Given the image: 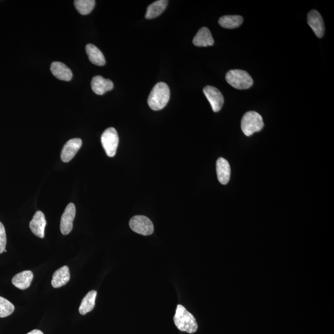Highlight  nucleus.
I'll return each mask as SVG.
<instances>
[{
    "mask_svg": "<svg viewBox=\"0 0 334 334\" xmlns=\"http://www.w3.org/2000/svg\"><path fill=\"white\" fill-rule=\"evenodd\" d=\"M170 97V91L167 84L162 82L157 83L149 96L148 105L152 110H161L167 105Z\"/></svg>",
    "mask_w": 334,
    "mask_h": 334,
    "instance_id": "obj_1",
    "label": "nucleus"
},
{
    "mask_svg": "<svg viewBox=\"0 0 334 334\" xmlns=\"http://www.w3.org/2000/svg\"><path fill=\"white\" fill-rule=\"evenodd\" d=\"M173 320L176 327L182 332L193 333L198 329L195 317L181 305L177 306Z\"/></svg>",
    "mask_w": 334,
    "mask_h": 334,
    "instance_id": "obj_2",
    "label": "nucleus"
},
{
    "mask_svg": "<svg viewBox=\"0 0 334 334\" xmlns=\"http://www.w3.org/2000/svg\"><path fill=\"white\" fill-rule=\"evenodd\" d=\"M264 125L262 117L256 112H246L241 120V130L246 136H250L262 130Z\"/></svg>",
    "mask_w": 334,
    "mask_h": 334,
    "instance_id": "obj_3",
    "label": "nucleus"
},
{
    "mask_svg": "<svg viewBox=\"0 0 334 334\" xmlns=\"http://www.w3.org/2000/svg\"><path fill=\"white\" fill-rule=\"evenodd\" d=\"M226 78L230 85L237 89H248L253 84L251 76L243 70H230L227 72Z\"/></svg>",
    "mask_w": 334,
    "mask_h": 334,
    "instance_id": "obj_4",
    "label": "nucleus"
},
{
    "mask_svg": "<svg viewBox=\"0 0 334 334\" xmlns=\"http://www.w3.org/2000/svg\"><path fill=\"white\" fill-rule=\"evenodd\" d=\"M101 142L106 155L110 157H114L119 143V137L117 130L114 128L106 129L101 136Z\"/></svg>",
    "mask_w": 334,
    "mask_h": 334,
    "instance_id": "obj_5",
    "label": "nucleus"
},
{
    "mask_svg": "<svg viewBox=\"0 0 334 334\" xmlns=\"http://www.w3.org/2000/svg\"><path fill=\"white\" fill-rule=\"evenodd\" d=\"M130 227L133 232L144 236L153 234L154 230L152 221L144 215H136L132 217Z\"/></svg>",
    "mask_w": 334,
    "mask_h": 334,
    "instance_id": "obj_6",
    "label": "nucleus"
},
{
    "mask_svg": "<svg viewBox=\"0 0 334 334\" xmlns=\"http://www.w3.org/2000/svg\"><path fill=\"white\" fill-rule=\"evenodd\" d=\"M203 92L211 105L212 110L214 112H219L224 103L223 95L219 90L215 87L207 86L204 88Z\"/></svg>",
    "mask_w": 334,
    "mask_h": 334,
    "instance_id": "obj_7",
    "label": "nucleus"
},
{
    "mask_svg": "<svg viewBox=\"0 0 334 334\" xmlns=\"http://www.w3.org/2000/svg\"><path fill=\"white\" fill-rule=\"evenodd\" d=\"M76 215V207L73 203L66 206L61 218L60 230L61 234L68 235L73 227V221Z\"/></svg>",
    "mask_w": 334,
    "mask_h": 334,
    "instance_id": "obj_8",
    "label": "nucleus"
},
{
    "mask_svg": "<svg viewBox=\"0 0 334 334\" xmlns=\"http://www.w3.org/2000/svg\"><path fill=\"white\" fill-rule=\"evenodd\" d=\"M82 140L80 138H74L70 139L64 145L61 151V159L64 163L71 161L79 150L82 146Z\"/></svg>",
    "mask_w": 334,
    "mask_h": 334,
    "instance_id": "obj_9",
    "label": "nucleus"
},
{
    "mask_svg": "<svg viewBox=\"0 0 334 334\" xmlns=\"http://www.w3.org/2000/svg\"><path fill=\"white\" fill-rule=\"evenodd\" d=\"M308 23L318 38L323 37L325 27L323 19L316 10L311 11L308 15Z\"/></svg>",
    "mask_w": 334,
    "mask_h": 334,
    "instance_id": "obj_10",
    "label": "nucleus"
},
{
    "mask_svg": "<svg viewBox=\"0 0 334 334\" xmlns=\"http://www.w3.org/2000/svg\"><path fill=\"white\" fill-rule=\"evenodd\" d=\"M47 221L44 213L39 210L36 212L32 220L30 221L29 227L32 232L38 237L44 238L45 229H46Z\"/></svg>",
    "mask_w": 334,
    "mask_h": 334,
    "instance_id": "obj_11",
    "label": "nucleus"
},
{
    "mask_svg": "<svg viewBox=\"0 0 334 334\" xmlns=\"http://www.w3.org/2000/svg\"><path fill=\"white\" fill-rule=\"evenodd\" d=\"M91 88L95 94L102 95L114 88V83L110 80H106L101 76H96L92 79Z\"/></svg>",
    "mask_w": 334,
    "mask_h": 334,
    "instance_id": "obj_12",
    "label": "nucleus"
},
{
    "mask_svg": "<svg viewBox=\"0 0 334 334\" xmlns=\"http://www.w3.org/2000/svg\"><path fill=\"white\" fill-rule=\"evenodd\" d=\"M193 42L195 46L199 47L212 46L214 44V39L210 30L206 27H202L199 30L194 38Z\"/></svg>",
    "mask_w": 334,
    "mask_h": 334,
    "instance_id": "obj_13",
    "label": "nucleus"
},
{
    "mask_svg": "<svg viewBox=\"0 0 334 334\" xmlns=\"http://www.w3.org/2000/svg\"><path fill=\"white\" fill-rule=\"evenodd\" d=\"M50 69L54 77L58 80L64 81H69L72 78L71 70L63 63L55 61L51 64Z\"/></svg>",
    "mask_w": 334,
    "mask_h": 334,
    "instance_id": "obj_14",
    "label": "nucleus"
},
{
    "mask_svg": "<svg viewBox=\"0 0 334 334\" xmlns=\"http://www.w3.org/2000/svg\"><path fill=\"white\" fill-rule=\"evenodd\" d=\"M216 170H217V178L220 183L222 184L228 183L230 173H231L229 162L221 157L218 159L216 163Z\"/></svg>",
    "mask_w": 334,
    "mask_h": 334,
    "instance_id": "obj_15",
    "label": "nucleus"
},
{
    "mask_svg": "<svg viewBox=\"0 0 334 334\" xmlns=\"http://www.w3.org/2000/svg\"><path fill=\"white\" fill-rule=\"evenodd\" d=\"M33 279V274L30 271H25L16 274L13 278L12 283L16 287L26 290L30 287Z\"/></svg>",
    "mask_w": 334,
    "mask_h": 334,
    "instance_id": "obj_16",
    "label": "nucleus"
},
{
    "mask_svg": "<svg viewBox=\"0 0 334 334\" xmlns=\"http://www.w3.org/2000/svg\"><path fill=\"white\" fill-rule=\"evenodd\" d=\"M69 269L68 266H64L53 274L52 285L55 288H60L65 285L69 282Z\"/></svg>",
    "mask_w": 334,
    "mask_h": 334,
    "instance_id": "obj_17",
    "label": "nucleus"
},
{
    "mask_svg": "<svg viewBox=\"0 0 334 334\" xmlns=\"http://www.w3.org/2000/svg\"><path fill=\"white\" fill-rule=\"evenodd\" d=\"M87 55L92 63L99 66H104L106 63L104 55L94 45L89 44L86 47Z\"/></svg>",
    "mask_w": 334,
    "mask_h": 334,
    "instance_id": "obj_18",
    "label": "nucleus"
},
{
    "mask_svg": "<svg viewBox=\"0 0 334 334\" xmlns=\"http://www.w3.org/2000/svg\"><path fill=\"white\" fill-rule=\"evenodd\" d=\"M168 3L167 0H159V1L153 3L147 7L145 18L153 19L161 15L166 9Z\"/></svg>",
    "mask_w": 334,
    "mask_h": 334,
    "instance_id": "obj_19",
    "label": "nucleus"
},
{
    "mask_svg": "<svg viewBox=\"0 0 334 334\" xmlns=\"http://www.w3.org/2000/svg\"><path fill=\"white\" fill-rule=\"evenodd\" d=\"M97 292L95 290H92L84 296L81 302L79 311L82 315H85L87 313L91 312L95 307V299H96Z\"/></svg>",
    "mask_w": 334,
    "mask_h": 334,
    "instance_id": "obj_20",
    "label": "nucleus"
},
{
    "mask_svg": "<svg viewBox=\"0 0 334 334\" xmlns=\"http://www.w3.org/2000/svg\"><path fill=\"white\" fill-rule=\"evenodd\" d=\"M242 16L238 15H227L221 17L218 20L220 26L226 29H235L243 23Z\"/></svg>",
    "mask_w": 334,
    "mask_h": 334,
    "instance_id": "obj_21",
    "label": "nucleus"
},
{
    "mask_svg": "<svg viewBox=\"0 0 334 334\" xmlns=\"http://www.w3.org/2000/svg\"><path fill=\"white\" fill-rule=\"evenodd\" d=\"M95 5L94 0H76L75 6L81 15H86L93 10Z\"/></svg>",
    "mask_w": 334,
    "mask_h": 334,
    "instance_id": "obj_22",
    "label": "nucleus"
},
{
    "mask_svg": "<svg viewBox=\"0 0 334 334\" xmlns=\"http://www.w3.org/2000/svg\"><path fill=\"white\" fill-rule=\"evenodd\" d=\"M15 311V307L8 300L0 296V318L9 316Z\"/></svg>",
    "mask_w": 334,
    "mask_h": 334,
    "instance_id": "obj_23",
    "label": "nucleus"
},
{
    "mask_svg": "<svg viewBox=\"0 0 334 334\" xmlns=\"http://www.w3.org/2000/svg\"><path fill=\"white\" fill-rule=\"evenodd\" d=\"M6 245H7V235L4 224L0 222V254L5 251Z\"/></svg>",
    "mask_w": 334,
    "mask_h": 334,
    "instance_id": "obj_24",
    "label": "nucleus"
},
{
    "mask_svg": "<svg viewBox=\"0 0 334 334\" xmlns=\"http://www.w3.org/2000/svg\"><path fill=\"white\" fill-rule=\"evenodd\" d=\"M27 334H44V333L42 332V331L40 330L35 329L30 331V332L28 333Z\"/></svg>",
    "mask_w": 334,
    "mask_h": 334,
    "instance_id": "obj_25",
    "label": "nucleus"
}]
</instances>
